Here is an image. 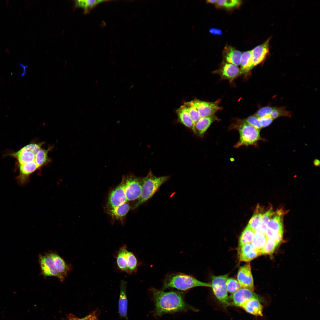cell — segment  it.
Returning <instances> with one entry per match:
<instances>
[{
  "mask_svg": "<svg viewBox=\"0 0 320 320\" xmlns=\"http://www.w3.org/2000/svg\"><path fill=\"white\" fill-rule=\"evenodd\" d=\"M127 264L128 274L136 272L138 265L137 259L133 252L129 251L127 255Z\"/></svg>",
  "mask_w": 320,
  "mask_h": 320,
  "instance_id": "29",
  "label": "cell"
},
{
  "mask_svg": "<svg viewBox=\"0 0 320 320\" xmlns=\"http://www.w3.org/2000/svg\"><path fill=\"white\" fill-rule=\"evenodd\" d=\"M127 282L121 280L120 284V292L119 301V311L121 317L126 318L127 316L128 302L126 294Z\"/></svg>",
  "mask_w": 320,
  "mask_h": 320,
  "instance_id": "16",
  "label": "cell"
},
{
  "mask_svg": "<svg viewBox=\"0 0 320 320\" xmlns=\"http://www.w3.org/2000/svg\"><path fill=\"white\" fill-rule=\"evenodd\" d=\"M290 115L291 113L289 111H286L283 107H279L273 108L269 116L273 119L281 116H289Z\"/></svg>",
  "mask_w": 320,
  "mask_h": 320,
  "instance_id": "33",
  "label": "cell"
},
{
  "mask_svg": "<svg viewBox=\"0 0 320 320\" xmlns=\"http://www.w3.org/2000/svg\"><path fill=\"white\" fill-rule=\"evenodd\" d=\"M210 33L215 35H221L222 34V32L220 29L215 28H211L209 29Z\"/></svg>",
  "mask_w": 320,
  "mask_h": 320,
  "instance_id": "41",
  "label": "cell"
},
{
  "mask_svg": "<svg viewBox=\"0 0 320 320\" xmlns=\"http://www.w3.org/2000/svg\"><path fill=\"white\" fill-rule=\"evenodd\" d=\"M169 176L157 177L150 170L142 178L141 190L140 196L131 206L134 209L151 198L160 187L169 178Z\"/></svg>",
  "mask_w": 320,
  "mask_h": 320,
  "instance_id": "2",
  "label": "cell"
},
{
  "mask_svg": "<svg viewBox=\"0 0 320 320\" xmlns=\"http://www.w3.org/2000/svg\"><path fill=\"white\" fill-rule=\"evenodd\" d=\"M270 40V38H269L263 43L257 46L251 50L254 67L262 62L269 54Z\"/></svg>",
  "mask_w": 320,
  "mask_h": 320,
  "instance_id": "12",
  "label": "cell"
},
{
  "mask_svg": "<svg viewBox=\"0 0 320 320\" xmlns=\"http://www.w3.org/2000/svg\"><path fill=\"white\" fill-rule=\"evenodd\" d=\"M124 176L121 183L110 193L106 205L107 211L111 210L127 201Z\"/></svg>",
  "mask_w": 320,
  "mask_h": 320,
  "instance_id": "8",
  "label": "cell"
},
{
  "mask_svg": "<svg viewBox=\"0 0 320 320\" xmlns=\"http://www.w3.org/2000/svg\"><path fill=\"white\" fill-rule=\"evenodd\" d=\"M258 118L262 128L269 126L272 123L273 120L269 116Z\"/></svg>",
  "mask_w": 320,
  "mask_h": 320,
  "instance_id": "38",
  "label": "cell"
},
{
  "mask_svg": "<svg viewBox=\"0 0 320 320\" xmlns=\"http://www.w3.org/2000/svg\"><path fill=\"white\" fill-rule=\"evenodd\" d=\"M262 211V209L259 206H257L247 225L255 232L261 222L262 215L263 214Z\"/></svg>",
  "mask_w": 320,
  "mask_h": 320,
  "instance_id": "26",
  "label": "cell"
},
{
  "mask_svg": "<svg viewBox=\"0 0 320 320\" xmlns=\"http://www.w3.org/2000/svg\"><path fill=\"white\" fill-rule=\"evenodd\" d=\"M215 120H218V119L214 115L201 117L194 124L193 131L199 136L202 137L211 124Z\"/></svg>",
  "mask_w": 320,
  "mask_h": 320,
  "instance_id": "14",
  "label": "cell"
},
{
  "mask_svg": "<svg viewBox=\"0 0 320 320\" xmlns=\"http://www.w3.org/2000/svg\"><path fill=\"white\" fill-rule=\"evenodd\" d=\"M240 65V73H247L254 67L251 50L245 52L242 54Z\"/></svg>",
  "mask_w": 320,
  "mask_h": 320,
  "instance_id": "20",
  "label": "cell"
},
{
  "mask_svg": "<svg viewBox=\"0 0 320 320\" xmlns=\"http://www.w3.org/2000/svg\"><path fill=\"white\" fill-rule=\"evenodd\" d=\"M283 211L281 209L273 212L267 223V227L275 231H283Z\"/></svg>",
  "mask_w": 320,
  "mask_h": 320,
  "instance_id": "18",
  "label": "cell"
},
{
  "mask_svg": "<svg viewBox=\"0 0 320 320\" xmlns=\"http://www.w3.org/2000/svg\"><path fill=\"white\" fill-rule=\"evenodd\" d=\"M228 274L220 276H213L212 277L211 287L217 299L226 307L229 306L228 294L226 282L228 278Z\"/></svg>",
  "mask_w": 320,
  "mask_h": 320,
  "instance_id": "5",
  "label": "cell"
},
{
  "mask_svg": "<svg viewBox=\"0 0 320 320\" xmlns=\"http://www.w3.org/2000/svg\"><path fill=\"white\" fill-rule=\"evenodd\" d=\"M267 238L265 234L259 232H255L252 244L256 249L261 251L266 243Z\"/></svg>",
  "mask_w": 320,
  "mask_h": 320,
  "instance_id": "27",
  "label": "cell"
},
{
  "mask_svg": "<svg viewBox=\"0 0 320 320\" xmlns=\"http://www.w3.org/2000/svg\"><path fill=\"white\" fill-rule=\"evenodd\" d=\"M261 254V251L256 249L252 243L245 244L238 248L240 261L249 262Z\"/></svg>",
  "mask_w": 320,
  "mask_h": 320,
  "instance_id": "13",
  "label": "cell"
},
{
  "mask_svg": "<svg viewBox=\"0 0 320 320\" xmlns=\"http://www.w3.org/2000/svg\"><path fill=\"white\" fill-rule=\"evenodd\" d=\"M100 0H78L75 1V7H81L84 9L85 13L98 4L105 1Z\"/></svg>",
  "mask_w": 320,
  "mask_h": 320,
  "instance_id": "28",
  "label": "cell"
},
{
  "mask_svg": "<svg viewBox=\"0 0 320 320\" xmlns=\"http://www.w3.org/2000/svg\"><path fill=\"white\" fill-rule=\"evenodd\" d=\"M150 290L154 304L153 312L154 316L159 317L167 314L197 311L186 302L182 292L177 290L165 292L153 287Z\"/></svg>",
  "mask_w": 320,
  "mask_h": 320,
  "instance_id": "1",
  "label": "cell"
},
{
  "mask_svg": "<svg viewBox=\"0 0 320 320\" xmlns=\"http://www.w3.org/2000/svg\"><path fill=\"white\" fill-rule=\"evenodd\" d=\"M237 277L238 281L241 288L254 291L253 280L249 263L239 268Z\"/></svg>",
  "mask_w": 320,
  "mask_h": 320,
  "instance_id": "10",
  "label": "cell"
},
{
  "mask_svg": "<svg viewBox=\"0 0 320 320\" xmlns=\"http://www.w3.org/2000/svg\"><path fill=\"white\" fill-rule=\"evenodd\" d=\"M241 3L239 0H217L216 3L220 7L231 8L237 7Z\"/></svg>",
  "mask_w": 320,
  "mask_h": 320,
  "instance_id": "34",
  "label": "cell"
},
{
  "mask_svg": "<svg viewBox=\"0 0 320 320\" xmlns=\"http://www.w3.org/2000/svg\"><path fill=\"white\" fill-rule=\"evenodd\" d=\"M279 244L273 238L268 237L264 247L261 250V254L272 253Z\"/></svg>",
  "mask_w": 320,
  "mask_h": 320,
  "instance_id": "31",
  "label": "cell"
},
{
  "mask_svg": "<svg viewBox=\"0 0 320 320\" xmlns=\"http://www.w3.org/2000/svg\"><path fill=\"white\" fill-rule=\"evenodd\" d=\"M319 161H318V160L316 159V160H315V161H314V164H315V165H317V166L318 165V164H319Z\"/></svg>",
  "mask_w": 320,
  "mask_h": 320,
  "instance_id": "43",
  "label": "cell"
},
{
  "mask_svg": "<svg viewBox=\"0 0 320 320\" xmlns=\"http://www.w3.org/2000/svg\"><path fill=\"white\" fill-rule=\"evenodd\" d=\"M252 298L258 299L263 303L265 302L263 298L255 293L253 291L241 288L229 297V306L240 307L244 302Z\"/></svg>",
  "mask_w": 320,
  "mask_h": 320,
  "instance_id": "7",
  "label": "cell"
},
{
  "mask_svg": "<svg viewBox=\"0 0 320 320\" xmlns=\"http://www.w3.org/2000/svg\"><path fill=\"white\" fill-rule=\"evenodd\" d=\"M234 128L239 131L240 135L239 141L234 146L235 148L253 145L261 139L260 131L245 123L241 122Z\"/></svg>",
  "mask_w": 320,
  "mask_h": 320,
  "instance_id": "4",
  "label": "cell"
},
{
  "mask_svg": "<svg viewBox=\"0 0 320 320\" xmlns=\"http://www.w3.org/2000/svg\"><path fill=\"white\" fill-rule=\"evenodd\" d=\"M226 286L227 292L232 294L241 288L238 281L232 278H228Z\"/></svg>",
  "mask_w": 320,
  "mask_h": 320,
  "instance_id": "32",
  "label": "cell"
},
{
  "mask_svg": "<svg viewBox=\"0 0 320 320\" xmlns=\"http://www.w3.org/2000/svg\"><path fill=\"white\" fill-rule=\"evenodd\" d=\"M177 113L180 122L185 126L193 130V124L183 105L177 110Z\"/></svg>",
  "mask_w": 320,
  "mask_h": 320,
  "instance_id": "21",
  "label": "cell"
},
{
  "mask_svg": "<svg viewBox=\"0 0 320 320\" xmlns=\"http://www.w3.org/2000/svg\"><path fill=\"white\" fill-rule=\"evenodd\" d=\"M39 261L42 274L45 276H52L57 278L63 281L65 278L57 269L53 260L49 253L40 255Z\"/></svg>",
  "mask_w": 320,
  "mask_h": 320,
  "instance_id": "9",
  "label": "cell"
},
{
  "mask_svg": "<svg viewBox=\"0 0 320 320\" xmlns=\"http://www.w3.org/2000/svg\"><path fill=\"white\" fill-rule=\"evenodd\" d=\"M130 207L129 202L127 201L115 209L108 211V212L113 217L120 219L127 214Z\"/></svg>",
  "mask_w": 320,
  "mask_h": 320,
  "instance_id": "22",
  "label": "cell"
},
{
  "mask_svg": "<svg viewBox=\"0 0 320 320\" xmlns=\"http://www.w3.org/2000/svg\"><path fill=\"white\" fill-rule=\"evenodd\" d=\"M127 246L124 245L119 249L116 257V263L119 269L128 274L127 264V255L128 251Z\"/></svg>",
  "mask_w": 320,
  "mask_h": 320,
  "instance_id": "19",
  "label": "cell"
},
{
  "mask_svg": "<svg viewBox=\"0 0 320 320\" xmlns=\"http://www.w3.org/2000/svg\"><path fill=\"white\" fill-rule=\"evenodd\" d=\"M242 122L253 126L259 131L262 128L260 122L259 118L255 115L248 117Z\"/></svg>",
  "mask_w": 320,
  "mask_h": 320,
  "instance_id": "35",
  "label": "cell"
},
{
  "mask_svg": "<svg viewBox=\"0 0 320 320\" xmlns=\"http://www.w3.org/2000/svg\"><path fill=\"white\" fill-rule=\"evenodd\" d=\"M198 111L201 117L213 115L221 108L215 103L209 102L194 100L191 101Z\"/></svg>",
  "mask_w": 320,
  "mask_h": 320,
  "instance_id": "11",
  "label": "cell"
},
{
  "mask_svg": "<svg viewBox=\"0 0 320 320\" xmlns=\"http://www.w3.org/2000/svg\"><path fill=\"white\" fill-rule=\"evenodd\" d=\"M199 286L211 287V284L203 282L191 276L177 273L167 276L164 281L162 289L173 288L182 291Z\"/></svg>",
  "mask_w": 320,
  "mask_h": 320,
  "instance_id": "3",
  "label": "cell"
},
{
  "mask_svg": "<svg viewBox=\"0 0 320 320\" xmlns=\"http://www.w3.org/2000/svg\"><path fill=\"white\" fill-rule=\"evenodd\" d=\"M183 105L194 125L201 118L198 111L191 101L185 102Z\"/></svg>",
  "mask_w": 320,
  "mask_h": 320,
  "instance_id": "30",
  "label": "cell"
},
{
  "mask_svg": "<svg viewBox=\"0 0 320 320\" xmlns=\"http://www.w3.org/2000/svg\"><path fill=\"white\" fill-rule=\"evenodd\" d=\"M217 0H209L207 1V2L209 3L214 4L216 3Z\"/></svg>",
  "mask_w": 320,
  "mask_h": 320,
  "instance_id": "42",
  "label": "cell"
},
{
  "mask_svg": "<svg viewBox=\"0 0 320 320\" xmlns=\"http://www.w3.org/2000/svg\"><path fill=\"white\" fill-rule=\"evenodd\" d=\"M240 307L247 312L252 315L259 316L263 315V306L260 302L256 299L249 300L241 304Z\"/></svg>",
  "mask_w": 320,
  "mask_h": 320,
  "instance_id": "15",
  "label": "cell"
},
{
  "mask_svg": "<svg viewBox=\"0 0 320 320\" xmlns=\"http://www.w3.org/2000/svg\"><path fill=\"white\" fill-rule=\"evenodd\" d=\"M241 55L242 53L240 51L232 47H229L225 55L226 60L228 63L239 65L240 64Z\"/></svg>",
  "mask_w": 320,
  "mask_h": 320,
  "instance_id": "23",
  "label": "cell"
},
{
  "mask_svg": "<svg viewBox=\"0 0 320 320\" xmlns=\"http://www.w3.org/2000/svg\"><path fill=\"white\" fill-rule=\"evenodd\" d=\"M283 231H275L272 238L279 244L281 241L282 240Z\"/></svg>",
  "mask_w": 320,
  "mask_h": 320,
  "instance_id": "40",
  "label": "cell"
},
{
  "mask_svg": "<svg viewBox=\"0 0 320 320\" xmlns=\"http://www.w3.org/2000/svg\"><path fill=\"white\" fill-rule=\"evenodd\" d=\"M255 231L247 226L242 232L240 236L238 248L248 243H252Z\"/></svg>",
  "mask_w": 320,
  "mask_h": 320,
  "instance_id": "25",
  "label": "cell"
},
{
  "mask_svg": "<svg viewBox=\"0 0 320 320\" xmlns=\"http://www.w3.org/2000/svg\"><path fill=\"white\" fill-rule=\"evenodd\" d=\"M69 320H98V319L95 314L93 313L81 319L73 318Z\"/></svg>",
  "mask_w": 320,
  "mask_h": 320,
  "instance_id": "39",
  "label": "cell"
},
{
  "mask_svg": "<svg viewBox=\"0 0 320 320\" xmlns=\"http://www.w3.org/2000/svg\"><path fill=\"white\" fill-rule=\"evenodd\" d=\"M272 207L269 208L263 215L261 222L267 224V223L273 213Z\"/></svg>",
  "mask_w": 320,
  "mask_h": 320,
  "instance_id": "37",
  "label": "cell"
},
{
  "mask_svg": "<svg viewBox=\"0 0 320 320\" xmlns=\"http://www.w3.org/2000/svg\"><path fill=\"white\" fill-rule=\"evenodd\" d=\"M273 107L267 106L263 107L259 110L255 115L258 118H260L265 116H269Z\"/></svg>",
  "mask_w": 320,
  "mask_h": 320,
  "instance_id": "36",
  "label": "cell"
},
{
  "mask_svg": "<svg viewBox=\"0 0 320 320\" xmlns=\"http://www.w3.org/2000/svg\"><path fill=\"white\" fill-rule=\"evenodd\" d=\"M49 254L52 259L55 266L60 274L65 278L68 275L71 267L58 254L53 253Z\"/></svg>",
  "mask_w": 320,
  "mask_h": 320,
  "instance_id": "17",
  "label": "cell"
},
{
  "mask_svg": "<svg viewBox=\"0 0 320 320\" xmlns=\"http://www.w3.org/2000/svg\"><path fill=\"white\" fill-rule=\"evenodd\" d=\"M240 73L238 67L233 64L226 63L224 66L222 71V74L225 77L232 79L237 76Z\"/></svg>",
  "mask_w": 320,
  "mask_h": 320,
  "instance_id": "24",
  "label": "cell"
},
{
  "mask_svg": "<svg viewBox=\"0 0 320 320\" xmlns=\"http://www.w3.org/2000/svg\"><path fill=\"white\" fill-rule=\"evenodd\" d=\"M125 191L127 201L137 200L140 196L142 188V178L132 175L124 176Z\"/></svg>",
  "mask_w": 320,
  "mask_h": 320,
  "instance_id": "6",
  "label": "cell"
}]
</instances>
